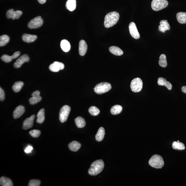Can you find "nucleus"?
<instances>
[{
  "mask_svg": "<svg viewBox=\"0 0 186 186\" xmlns=\"http://www.w3.org/2000/svg\"><path fill=\"white\" fill-rule=\"evenodd\" d=\"M119 14L118 12H109L106 15L104 18V26L107 28L112 27L118 22L119 18Z\"/></svg>",
  "mask_w": 186,
  "mask_h": 186,
  "instance_id": "1",
  "label": "nucleus"
},
{
  "mask_svg": "<svg viewBox=\"0 0 186 186\" xmlns=\"http://www.w3.org/2000/svg\"><path fill=\"white\" fill-rule=\"evenodd\" d=\"M104 163L102 160H97L91 164L88 171L89 174L95 176L100 173L104 169Z\"/></svg>",
  "mask_w": 186,
  "mask_h": 186,
  "instance_id": "2",
  "label": "nucleus"
},
{
  "mask_svg": "<svg viewBox=\"0 0 186 186\" xmlns=\"http://www.w3.org/2000/svg\"><path fill=\"white\" fill-rule=\"evenodd\" d=\"M149 164L156 169H161L164 166V162L160 155H155L152 156L149 162Z\"/></svg>",
  "mask_w": 186,
  "mask_h": 186,
  "instance_id": "3",
  "label": "nucleus"
},
{
  "mask_svg": "<svg viewBox=\"0 0 186 186\" xmlns=\"http://www.w3.org/2000/svg\"><path fill=\"white\" fill-rule=\"evenodd\" d=\"M111 85L110 83L102 82L97 84L93 89L95 93L101 95L109 91L111 89Z\"/></svg>",
  "mask_w": 186,
  "mask_h": 186,
  "instance_id": "4",
  "label": "nucleus"
},
{
  "mask_svg": "<svg viewBox=\"0 0 186 186\" xmlns=\"http://www.w3.org/2000/svg\"><path fill=\"white\" fill-rule=\"evenodd\" d=\"M168 2L166 0H153L151 3V7L153 10L158 11L166 7Z\"/></svg>",
  "mask_w": 186,
  "mask_h": 186,
  "instance_id": "5",
  "label": "nucleus"
},
{
  "mask_svg": "<svg viewBox=\"0 0 186 186\" xmlns=\"http://www.w3.org/2000/svg\"><path fill=\"white\" fill-rule=\"evenodd\" d=\"M130 87L132 91L134 93L139 92L142 89V81L140 78H136L133 80L131 82Z\"/></svg>",
  "mask_w": 186,
  "mask_h": 186,
  "instance_id": "6",
  "label": "nucleus"
},
{
  "mask_svg": "<svg viewBox=\"0 0 186 186\" xmlns=\"http://www.w3.org/2000/svg\"><path fill=\"white\" fill-rule=\"evenodd\" d=\"M71 111L70 107L68 105H65L62 107L59 112V120L61 123L66 122Z\"/></svg>",
  "mask_w": 186,
  "mask_h": 186,
  "instance_id": "7",
  "label": "nucleus"
},
{
  "mask_svg": "<svg viewBox=\"0 0 186 186\" xmlns=\"http://www.w3.org/2000/svg\"><path fill=\"white\" fill-rule=\"evenodd\" d=\"M43 23V19L41 17L39 16L30 21L28 22V27L31 29H36L41 27Z\"/></svg>",
  "mask_w": 186,
  "mask_h": 186,
  "instance_id": "8",
  "label": "nucleus"
},
{
  "mask_svg": "<svg viewBox=\"0 0 186 186\" xmlns=\"http://www.w3.org/2000/svg\"><path fill=\"white\" fill-rule=\"evenodd\" d=\"M22 14V12L20 10L14 11L13 9H11L7 11L6 16L8 19L12 18L13 20H14V19H19Z\"/></svg>",
  "mask_w": 186,
  "mask_h": 186,
  "instance_id": "9",
  "label": "nucleus"
},
{
  "mask_svg": "<svg viewBox=\"0 0 186 186\" xmlns=\"http://www.w3.org/2000/svg\"><path fill=\"white\" fill-rule=\"evenodd\" d=\"M29 61V58L27 55H22L18 59H17L16 61L14 63V66L16 68H20L22 64L25 62L28 63Z\"/></svg>",
  "mask_w": 186,
  "mask_h": 186,
  "instance_id": "10",
  "label": "nucleus"
},
{
  "mask_svg": "<svg viewBox=\"0 0 186 186\" xmlns=\"http://www.w3.org/2000/svg\"><path fill=\"white\" fill-rule=\"evenodd\" d=\"M129 30L131 36L134 39L140 38V35L138 31L136 25L134 22H131L129 25Z\"/></svg>",
  "mask_w": 186,
  "mask_h": 186,
  "instance_id": "11",
  "label": "nucleus"
},
{
  "mask_svg": "<svg viewBox=\"0 0 186 186\" xmlns=\"http://www.w3.org/2000/svg\"><path fill=\"white\" fill-rule=\"evenodd\" d=\"M64 67V65L63 63L58 61H55L50 65L49 69L51 72H57L59 71L60 70H63Z\"/></svg>",
  "mask_w": 186,
  "mask_h": 186,
  "instance_id": "12",
  "label": "nucleus"
},
{
  "mask_svg": "<svg viewBox=\"0 0 186 186\" xmlns=\"http://www.w3.org/2000/svg\"><path fill=\"white\" fill-rule=\"evenodd\" d=\"M35 118V115H33L29 118H26L23 123L22 129L26 130L31 128L33 126V121Z\"/></svg>",
  "mask_w": 186,
  "mask_h": 186,
  "instance_id": "13",
  "label": "nucleus"
},
{
  "mask_svg": "<svg viewBox=\"0 0 186 186\" xmlns=\"http://www.w3.org/2000/svg\"><path fill=\"white\" fill-rule=\"evenodd\" d=\"M20 53L19 51H17L14 53L12 56L8 55H3L1 57V59L2 61L6 63H9L12 61V59H15L18 57L20 56Z\"/></svg>",
  "mask_w": 186,
  "mask_h": 186,
  "instance_id": "14",
  "label": "nucleus"
},
{
  "mask_svg": "<svg viewBox=\"0 0 186 186\" xmlns=\"http://www.w3.org/2000/svg\"><path fill=\"white\" fill-rule=\"evenodd\" d=\"M25 111L24 107L22 105L19 106L14 111L13 117L15 119L19 118L24 114Z\"/></svg>",
  "mask_w": 186,
  "mask_h": 186,
  "instance_id": "15",
  "label": "nucleus"
},
{
  "mask_svg": "<svg viewBox=\"0 0 186 186\" xmlns=\"http://www.w3.org/2000/svg\"><path fill=\"white\" fill-rule=\"evenodd\" d=\"M87 45L84 40H82L79 42V51L80 55L84 56L87 50Z\"/></svg>",
  "mask_w": 186,
  "mask_h": 186,
  "instance_id": "16",
  "label": "nucleus"
},
{
  "mask_svg": "<svg viewBox=\"0 0 186 186\" xmlns=\"http://www.w3.org/2000/svg\"><path fill=\"white\" fill-rule=\"evenodd\" d=\"M160 25L159 26V31L164 33L167 30H169L170 29V25L167 20H162L160 23Z\"/></svg>",
  "mask_w": 186,
  "mask_h": 186,
  "instance_id": "17",
  "label": "nucleus"
},
{
  "mask_svg": "<svg viewBox=\"0 0 186 186\" xmlns=\"http://www.w3.org/2000/svg\"><path fill=\"white\" fill-rule=\"evenodd\" d=\"M37 37L36 35H32L25 33L22 36V40L27 43H31L35 41L36 40Z\"/></svg>",
  "mask_w": 186,
  "mask_h": 186,
  "instance_id": "18",
  "label": "nucleus"
},
{
  "mask_svg": "<svg viewBox=\"0 0 186 186\" xmlns=\"http://www.w3.org/2000/svg\"><path fill=\"white\" fill-rule=\"evenodd\" d=\"M157 84L159 86H165L169 90H171L172 87L170 82H168L166 79L162 77L159 78L157 80Z\"/></svg>",
  "mask_w": 186,
  "mask_h": 186,
  "instance_id": "19",
  "label": "nucleus"
},
{
  "mask_svg": "<svg viewBox=\"0 0 186 186\" xmlns=\"http://www.w3.org/2000/svg\"><path fill=\"white\" fill-rule=\"evenodd\" d=\"M105 134V130H104V127H100L99 129L98 132L95 135V139L97 141H102L104 139V135Z\"/></svg>",
  "mask_w": 186,
  "mask_h": 186,
  "instance_id": "20",
  "label": "nucleus"
},
{
  "mask_svg": "<svg viewBox=\"0 0 186 186\" xmlns=\"http://www.w3.org/2000/svg\"><path fill=\"white\" fill-rule=\"evenodd\" d=\"M81 145L78 142L76 141H73L71 142L68 145L69 149L73 152L78 151L81 148Z\"/></svg>",
  "mask_w": 186,
  "mask_h": 186,
  "instance_id": "21",
  "label": "nucleus"
},
{
  "mask_svg": "<svg viewBox=\"0 0 186 186\" xmlns=\"http://www.w3.org/2000/svg\"><path fill=\"white\" fill-rule=\"evenodd\" d=\"M37 123L42 124L43 123L45 119V110L44 109L40 110L37 113Z\"/></svg>",
  "mask_w": 186,
  "mask_h": 186,
  "instance_id": "22",
  "label": "nucleus"
},
{
  "mask_svg": "<svg viewBox=\"0 0 186 186\" xmlns=\"http://www.w3.org/2000/svg\"><path fill=\"white\" fill-rule=\"evenodd\" d=\"M109 51L112 54L115 55L120 56L123 55V52L122 50L118 47L112 46L109 48Z\"/></svg>",
  "mask_w": 186,
  "mask_h": 186,
  "instance_id": "23",
  "label": "nucleus"
},
{
  "mask_svg": "<svg viewBox=\"0 0 186 186\" xmlns=\"http://www.w3.org/2000/svg\"><path fill=\"white\" fill-rule=\"evenodd\" d=\"M176 18L178 22L180 24L186 23V12H179L176 15Z\"/></svg>",
  "mask_w": 186,
  "mask_h": 186,
  "instance_id": "24",
  "label": "nucleus"
},
{
  "mask_svg": "<svg viewBox=\"0 0 186 186\" xmlns=\"http://www.w3.org/2000/svg\"><path fill=\"white\" fill-rule=\"evenodd\" d=\"M0 185L1 186H13L11 180L4 176L1 177L0 178Z\"/></svg>",
  "mask_w": 186,
  "mask_h": 186,
  "instance_id": "25",
  "label": "nucleus"
},
{
  "mask_svg": "<svg viewBox=\"0 0 186 186\" xmlns=\"http://www.w3.org/2000/svg\"><path fill=\"white\" fill-rule=\"evenodd\" d=\"M76 125L79 128H83L85 126L86 122L84 118L81 117H77L74 120Z\"/></svg>",
  "mask_w": 186,
  "mask_h": 186,
  "instance_id": "26",
  "label": "nucleus"
},
{
  "mask_svg": "<svg viewBox=\"0 0 186 186\" xmlns=\"http://www.w3.org/2000/svg\"><path fill=\"white\" fill-rule=\"evenodd\" d=\"M61 47L63 51L65 52H68L70 50L71 46L69 42L66 40L61 41Z\"/></svg>",
  "mask_w": 186,
  "mask_h": 186,
  "instance_id": "27",
  "label": "nucleus"
},
{
  "mask_svg": "<svg viewBox=\"0 0 186 186\" xmlns=\"http://www.w3.org/2000/svg\"><path fill=\"white\" fill-rule=\"evenodd\" d=\"M66 7L70 11H73L75 10L76 7V0H68L66 3Z\"/></svg>",
  "mask_w": 186,
  "mask_h": 186,
  "instance_id": "28",
  "label": "nucleus"
},
{
  "mask_svg": "<svg viewBox=\"0 0 186 186\" xmlns=\"http://www.w3.org/2000/svg\"><path fill=\"white\" fill-rule=\"evenodd\" d=\"M24 84V82L22 81H17L14 83L12 86V89L15 93H18L22 89Z\"/></svg>",
  "mask_w": 186,
  "mask_h": 186,
  "instance_id": "29",
  "label": "nucleus"
},
{
  "mask_svg": "<svg viewBox=\"0 0 186 186\" xmlns=\"http://www.w3.org/2000/svg\"><path fill=\"white\" fill-rule=\"evenodd\" d=\"M123 110V107L119 105H116L113 106L111 109L110 112L112 114L117 115L120 114Z\"/></svg>",
  "mask_w": 186,
  "mask_h": 186,
  "instance_id": "30",
  "label": "nucleus"
},
{
  "mask_svg": "<svg viewBox=\"0 0 186 186\" xmlns=\"http://www.w3.org/2000/svg\"><path fill=\"white\" fill-rule=\"evenodd\" d=\"M159 65L163 68H165L167 65V61L165 55L161 54L159 57Z\"/></svg>",
  "mask_w": 186,
  "mask_h": 186,
  "instance_id": "31",
  "label": "nucleus"
},
{
  "mask_svg": "<svg viewBox=\"0 0 186 186\" xmlns=\"http://www.w3.org/2000/svg\"><path fill=\"white\" fill-rule=\"evenodd\" d=\"M10 41L9 37L7 35H4L0 37V46L3 47L6 45Z\"/></svg>",
  "mask_w": 186,
  "mask_h": 186,
  "instance_id": "32",
  "label": "nucleus"
},
{
  "mask_svg": "<svg viewBox=\"0 0 186 186\" xmlns=\"http://www.w3.org/2000/svg\"><path fill=\"white\" fill-rule=\"evenodd\" d=\"M172 148L175 150H184L185 149V145L183 143L178 142H174L172 144Z\"/></svg>",
  "mask_w": 186,
  "mask_h": 186,
  "instance_id": "33",
  "label": "nucleus"
},
{
  "mask_svg": "<svg viewBox=\"0 0 186 186\" xmlns=\"http://www.w3.org/2000/svg\"><path fill=\"white\" fill-rule=\"evenodd\" d=\"M89 112L92 116H97L100 112V111L98 108L95 106H92L89 109Z\"/></svg>",
  "mask_w": 186,
  "mask_h": 186,
  "instance_id": "34",
  "label": "nucleus"
},
{
  "mask_svg": "<svg viewBox=\"0 0 186 186\" xmlns=\"http://www.w3.org/2000/svg\"><path fill=\"white\" fill-rule=\"evenodd\" d=\"M42 98L40 96L39 97L32 96L29 99V102L31 105H34L42 100Z\"/></svg>",
  "mask_w": 186,
  "mask_h": 186,
  "instance_id": "35",
  "label": "nucleus"
},
{
  "mask_svg": "<svg viewBox=\"0 0 186 186\" xmlns=\"http://www.w3.org/2000/svg\"><path fill=\"white\" fill-rule=\"evenodd\" d=\"M29 134L33 137L37 138L38 137L40 136L41 132L39 130H33L30 131L29 132Z\"/></svg>",
  "mask_w": 186,
  "mask_h": 186,
  "instance_id": "36",
  "label": "nucleus"
},
{
  "mask_svg": "<svg viewBox=\"0 0 186 186\" xmlns=\"http://www.w3.org/2000/svg\"><path fill=\"white\" fill-rule=\"evenodd\" d=\"M40 181L38 180H31L30 181L28 186H39L40 185Z\"/></svg>",
  "mask_w": 186,
  "mask_h": 186,
  "instance_id": "37",
  "label": "nucleus"
},
{
  "mask_svg": "<svg viewBox=\"0 0 186 186\" xmlns=\"http://www.w3.org/2000/svg\"><path fill=\"white\" fill-rule=\"evenodd\" d=\"M5 99V93L1 88H0V100L3 102Z\"/></svg>",
  "mask_w": 186,
  "mask_h": 186,
  "instance_id": "38",
  "label": "nucleus"
},
{
  "mask_svg": "<svg viewBox=\"0 0 186 186\" xmlns=\"http://www.w3.org/2000/svg\"><path fill=\"white\" fill-rule=\"evenodd\" d=\"M33 149V148L31 146H28L25 150V152L26 153H30Z\"/></svg>",
  "mask_w": 186,
  "mask_h": 186,
  "instance_id": "39",
  "label": "nucleus"
},
{
  "mask_svg": "<svg viewBox=\"0 0 186 186\" xmlns=\"http://www.w3.org/2000/svg\"><path fill=\"white\" fill-rule=\"evenodd\" d=\"M40 91H38V90H36V91L33 92V93H32L31 95L33 97H39L40 96Z\"/></svg>",
  "mask_w": 186,
  "mask_h": 186,
  "instance_id": "40",
  "label": "nucleus"
},
{
  "mask_svg": "<svg viewBox=\"0 0 186 186\" xmlns=\"http://www.w3.org/2000/svg\"><path fill=\"white\" fill-rule=\"evenodd\" d=\"M40 4H43L46 3V0H37Z\"/></svg>",
  "mask_w": 186,
  "mask_h": 186,
  "instance_id": "41",
  "label": "nucleus"
},
{
  "mask_svg": "<svg viewBox=\"0 0 186 186\" xmlns=\"http://www.w3.org/2000/svg\"><path fill=\"white\" fill-rule=\"evenodd\" d=\"M182 91L184 93H186V86H183L181 89Z\"/></svg>",
  "mask_w": 186,
  "mask_h": 186,
  "instance_id": "42",
  "label": "nucleus"
},
{
  "mask_svg": "<svg viewBox=\"0 0 186 186\" xmlns=\"http://www.w3.org/2000/svg\"><path fill=\"white\" fill-rule=\"evenodd\" d=\"M178 142H179V141H178Z\"/></svg>",
  "mask_w": 186,
  "mask_h": 186,
  "instance_id": "43",
  "label": "nucleus"
}]
</instances>
